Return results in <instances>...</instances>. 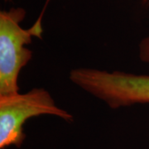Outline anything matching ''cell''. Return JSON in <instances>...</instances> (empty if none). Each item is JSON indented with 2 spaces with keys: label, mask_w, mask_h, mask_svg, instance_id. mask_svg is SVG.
I'll list each match as a JSON object with an SVG mask.
<instances>
[{
  "label": "cell",
  "mask_w": 149,
  "mask_h": 149,
  "mask_svg": "<svg viewBox=\"0 0 149 149\" xmlns=\"http://www.w3.org/2000/svg\"><path fill=\"white\" fill-rule=\"evenodd\" d=\"M25 13L21 8L0 13V97L19 93L18 75L32 56L26 46L43 32L41 18L31 28L20 27Z\"/></svg>",
  "instance_id": "1"
},
{
  "label": "cell",
  "mask_w": 149,
  "mask_h": 149,
  "mask_svg": "<svg viewBox=\"0 0 149 149\" xmlns=\"http://www.w3.org/2000/svg\"><path fill=\"white\" fill-rule=\"evenodd\" d=\"M70 80L112 109L149 103V75L77 68Z\"/></svg>",
  "instance_id": "2"
},
{
  "label": "cell",
  "mask_w": 149,
  "mask_h": 149,
  "mask_svg": "<svg viewBox=\"0 0 149 149\" xmlns=\"http://www.w3.org/2000/svg\"><path fill=\"white\" fill-rule=\"evenodd\" d=\"M139 57L142 61L149 64V37L143 38L139 44Z\"/></svg>",
  "instance_id": "4"
},
{
  "label": "cell",
  "mask_w": 149,
  "mask_h": 149,
  "mask_svg": "<svg viewBox=\"0 0 149 149\" xmlns=\"http://www.w3.org/2000/svg\"><path fill=\"white\" fill-rule=\"evenodd\" d=\"M42 114L57 116L69 122L73 120L69 112L57 106L51 94L42 88L0 97V148L20 147L25 139V122Z\"/></svg>",
  "instance_id": "3"
}]
</instances>
